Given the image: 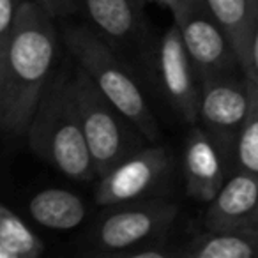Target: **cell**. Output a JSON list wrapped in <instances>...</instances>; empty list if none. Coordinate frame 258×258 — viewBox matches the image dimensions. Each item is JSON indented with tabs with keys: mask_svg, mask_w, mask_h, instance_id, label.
<instances>
[{
	"mask_svg": "<svg viewBox=\"0 0 258 258\" xmlns=\"http://www.w3.org/2000/svg\"><path fill=\"white\" fill-rule=\"evenodd\" d=\"M251 103L235 152V170L258 173V80L249 76Z\"/></svg>",
	"mask_w": 258,
	"mask_h": 258,
	"instance_id": "cell-17",
	"label": "cell"
},
{
	"mask_svg": "<svg viewBox=\"0 0 258 258\" xmlns=\"http://www.w3.org/2000/svg\"><path fill=\"white\" fill-rule=\"evenodd\" d=\"M170 13L200 82L244 73L232 39L205 0H177Z\"/></svg>",
	"mask_w": 258,
	"mask_h": 258,
	"instance_id": "cell-7",
	"label": "cell"
},
{
	"mask_svg": "<svg viewBox=\"0 0 258 258\" xmlns=\"http://www.w3.org/2000/svg\"><path fill=\"white\" fill-rule=\"evenodd\" d=\"M46 242L8 205L0 207V258H39Z\"/></svg>",
	"mask_w": 258,
	"mask_h": 258,
	"instance_id": "cell-16",
	"label": "cell"
},
{
	"mask_svg": "<svg viewBox=\"0 0 258 258\" xmlns=\"http://www.w3.org/2000/svg\"><path fill=\"white\" fill-rule=\"evenodd\" d=\"M233 172L230 161L198 124L189 125L182 147V173L189 198L211 204Z\"/></svg>",
	"mask_w": 258,
	"mask_h": 258,
	"instance_id": "cell-11",
	"label": "cell"
},
{
	"mask_svg": "<svg viewBox=\"0 0 258 258\" xmlns=\"http://www.w3.org/2000/svg\"><path fill=\"white\" fill-rule=\"evenodd\" d=\"M204 223L207 230H258V173L233 170L207 204Z\"/></svg>",
	"mask_w": 258,
	"mask_h": 258,
	"instance_id": "cell-12",
	"label": "cell"
},
{
	"mask_svg": "<svg viewBox=\"0 0 258 258\" xmlns=\"http://www.w3.org/2000/svg\"><path fill=\"white\" fill-rule=\"evenodd\" d=\"M55 16L37 0H25L11 36L0 44V131L27 137L39 103L57 73L62 34Z\"/></svg>",
	"mask_w": 258,
	"mask_h": 258,
	"instance_id": "cell-1",
	"label": "cell"
},
{
	"mask_svg": "<svg viewBox=\"0 0 258 258\" xmlns=\"http://www.w3.org/2000/svg\"><path fill=\"white\" fill-rule=\"evenodd\" d=\"M135 64L140 78L179 120L195 125L200 104V78L175 23L161 34H152Z\"/></svg>",
	"mask_w": 258,
	"mask_h": 258,
	"instance_id": "cell-4",
	"label": "cell"
},
{
	"mask_svg": "<svg viewBox=\"0 0 258 258\" xmlns=\"http://www.w3.org/2000/svg\"><path fill=\"white\" fill-rule=\"evenodd\" d=\"M75 96L83 133L99 177L151 144L137 124L104 97L78 64L75 68Z\"/></svg>",
	"mask_w": 258,
	"mask_h": 258,
	"instance_id": "cell-6",
	"label": "cell"
},
{
	"mask_svg": "<svg viewBox=\"0 0 258 258\" xmlns=\"http://www.w3.org/2000/svg\"><path fill=\"white\" fill-rule=\"evenodd\" d=\"M55 18H69L80 13V0H37Z\"/></svg>",
	"mask_w": 258,
	"mask_h": 258,
	"instance_id": "cell-19",
	"label": "cell"
},
{
	"mask_svg": "<svg viewBox=\"0 0 258 258\" xmlns=\"http://www.w3.org/2000/svg\"><path fill=\"white\" fill-rule=\"evenodd\" d=\"M62 43L104 97L135 122L149 142L161 140L158 118L149 106L133 66L89 25H68L62 32Z\"/></svg>",
	"mask_w": 258,
	"mask_h": 258,
	"instance_id": "cell-3",
	"label": "cell"
},
{
	"mask_svg": "<svg viewBox=\"0 0 258 258\" xmlns=\"http://www.w3.org/2000/svg\"><path fill=\"white\" fill-rule=\"evenodd\" d=\"M197 124L219 147L235 170V152L240 131L249 111V76L237 73L230 76L202 80Z\"/></svg>",
	"mask_w": 258,
	"mask_h": 258,
	"instance_id": "cell-9",
	"label": "cell"
},
{
	"mask_svg": "<svg viewBox=\"0 0 258 258\" xmlns=\"http://www.w3.org/2000/svg\"><path fill=\"white\" fill-rule=\"evenodd\" d=\"M179 251L180 258H258V230L205 228L179 244Z\"/></svg>",
	"mask_w": 258,
	"mask_h": 258,
	"instance_id": "cell-14",
	"label": "cell"
},
{
	"mask_svg": "<svg viewBox=\"0 0 258 258\" xmlns=\"http://www.w3.org/2000/svg\"><path fill=\"white\" fill-rule=\"evenodd\" d=\"M27 142L34 154L76 182L97 179L75 96V69L55 73L32 118Z\"/></svg>",
	"mask_w": 258,
	"mask_h": 258,
	"instance_id": "cell-2",
	"label": "cell"
},
{
	"mask_svg": "<svg viewBox=\"0 0 258 258\" xmlns=\"http://www.w3.org/2000/svg\"><path fill=\"white\" fill-rule=\"evenodd\" d=\"M247 76L258 80V0H256V18H254L253 34H251V48H249V66H247Z\"/></svg>",
	"mask_w": 258,
	"mask_h": 258,
	"instance_id": "cell-20",
	"label": "cell"
},
{
	"mask_svg": "<svg viewBox=\"0 0 258 258\" xmlns=\"http://www.w3.org/2000/svg\"><path fill=\"white\" fill-rule=\"evenodd\" d=\"M27 212L29 218L43 228L68 232L78 228L85 221L89 207L75 191L64 187H46L29 198Z\"/></svg>",
	"mask_w": 258,
	"mask_h": 258,
	"instance_id": "cell-13",
	"label": "cell"
},
{
	"mask_svg": "<svg viewBox=\"0 0 258 258\" xmlns=\"http://www.w3.org/2000/svg\"><path fill=\"white\" fill-rule=\"evenodd\" d=\"M232 39L244 73L249 66L251 34L256 18V0H205Z\"/></svg>",
	"mask_w": 258,
	"mask_h": 258,
	"instance_id": "cell-15",
	"label": "cell"
},
{
	"mask_svg": "<svg viewBox=\"0 0 258 258\" xmlns=\"http://www.w3.org/2000/svg\"><path fill=\"white\" fill-rule=\"evenodd\" d=\"M177 0H145V4H158V6H163V8L170 9L173 4H175Z\"/></svg>",
	"mask_w": 258,
	"mask_h": 258,
	"instance_id": "cell-21",
	"label": "cell"
},
{
	"mask_svg": "<svg viewBox=\"0 0 258 258\" xmlns=\"http://www.w3.org/2000/svg\"><path fill=\"white\" fill-rule=\"evenodd\" d=\"M23 2L25 0H0V44L6 43L11 36Z\"/></svg>",
	"mask_w": 258,
	"mask_h": 258,
	"instance_id": "cell-18",
	"label": "cell"
},
{
	"mask_svg": "<svg viewBox=\"0 0 258 258\" xmlns=\"http://www.w3.org/2000/svg\"><path fill=\"white\" fill-rule=\"evenodd\" d=\"M179 211V204L166 197L104 207V212L83 235L80 254L118 258V254L131 247L170 235Z\"/></svg>",
	"mask_w": 258,
	"mask_h": 258,
	"instance_id": "cell-5",
	"label": "cell"
},
{
	"mask_svg": "<svg viewBox=\"0 0 258 258\" xmlns=\"http://www.w3.org/2000/svg\"><path fill=\"white\" fill-rule=\"evenodd\" d=\"M140 0H80V13L96 34L110 43L129 64L152 37Z\"/></svg>",
	"mask_w": 258,
	"mask_h": 258,
	"instance_id": "cell-10",
	"label": "cell"
},
{
	"mask_svg": "<svg viewBox=\"0 0 258 258\" xmlns=\"http://www.w3.org/2000/svg\"><path fill=\"white\" fill-rule=\"evenodd\" d=\"M175 166L173 152L159 142H151L97 179L94 200L101 207H110L165 197Z\"/></svg>",
	"mask_w": 258,
	"mask_h": 258,
	"instance_id": "cell-8",
	"label": "cell"
},
{
	"mask_svg": "<svg viewBox=\"0 0 258 258\" xmlns=\"http://www.w3.org/2000/svg\"><path fill=\"white\" fill-rule=\"evenodd\" d=\"M140 2H142V4H144V6H147V4H145V0H140Z\"/></svg>",
	"mask_w": 258,
	"mask_h": 258,
	"instance_id": "cell-22",
	"label": "cell"
}]
</instances>
